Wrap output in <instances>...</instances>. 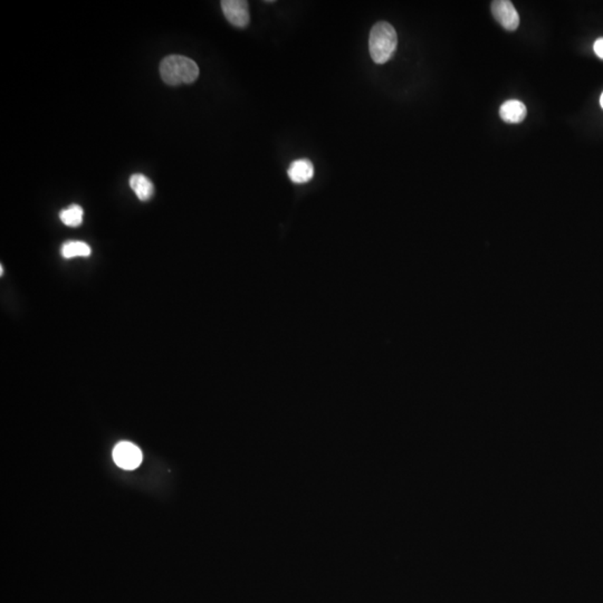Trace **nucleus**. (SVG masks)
<instances>
[{"mask_svg": "<svg viewBox=\"0 0 603 603\" xmlns=\"http://www.w3.org/2000/svg\"><path fill=\"white\" fill-rule=\"evenodd\" d=\"M114 462L125 469H136L142 462V452L136 445L129 441H122L113 450Z\"/></svg>", "mask_w": 603, "mask_h": 603, "instance_id": "4", "label": "nucleus"}, {"mask_svg": "<svg viewBox=\"0 0 603 603\" xmlns=\"http://www.w3.org/2000/svg\"><path fill=\"white\" fill-rule=\"evenodd\" d=\"M129 182H130V187L132 188L133 191L136 192L137 197L141 201H150L155 193V186L152 184L151 180L142 173L132 174Z\"/></svg>", "mask_w": 603, "mask_h": 603, "instance_id": "8", "label": "nucleus"}, {"mask_svg": "<svg viewBox=\"0 0 603 603\" xmlns=\"http://www.w3.org/2000/svg\"><path fill=\"white\" fill-rule=\"evenodd\" d=\"M593 49H595V55L603 60V38H599L598 41L595 42Z\"/></svg>", "mask_w": 603, "mask_h": 603, "instance_id": "11", "label": "nucleus"}, {"mask_svg": "<svg viewBox=\"0 0 603 603\" xmlns=\"http://www.w3.org/2000/svg\"><path fill=\"white\" fill-rule=\"evenodd\" d=\"M313 176V163L309 159L295 160L288 168V177L294 184H306Z\"/></svg>", "mask_w": 603, "mask_h": 603, "instance_id": "7", "label": "nucleus"}, {"mask_svg": "<svg viewBox=\"0 0 603 603\" xmlns=\"http://www.w3.org/2000/svg\"><path fill=\"white\" fill-rule=\"evenodd\" d=\"M600 104H601V108H603V93H602V95H601Z\"/></svg>", "mask_w": 603, "mask_h": 603, "instance_id": "12", "label": "nucleus"}, {"mask_svg": "<svg viewBox=\"0 0 603 603\" xmlns=\"http://www.w3.org/2000/svg\"><path fill=\"white\" fill-rule=\"evenodd\" d=\"M526 114H528L526 106L521 101H507L500 108V118L506 123H513V125L521 123L524 121Z\"/></svg>", "mask_w": 603, "mask_h": 603, "instance_id": "6", "label": "nucleus"}, {"mask_svg": "<svg viewBox=\"0 0 603 603\" xmlns=\"http://www.w3.org/2000/svg\"><path fill=\"white\" fill-rule=\"evenodd\" d=\"M91 247L83 241H68L62 247L63 258H89L91 255Z\"/></svg>", "mask_w": 603, "mask_h": 603, "instance_id": "9", "label": "nucleus"}, {"mask_svg": "<svg viewBox=\"0 0 603 603\" xmlns=\"http://www.w3.org/2000/svg\"><path fill=\"white\" fill-rule=\"evenodd\" d=\"M492 14L496 22L509 32H514L519 26V15L509 0H496L492 3Z\"/></svg>", "mask_w": 603, "mask_h": 603, "instance_id": "3", "label": "nucleus"}, {"mask_svg": "<svg viewBox=\"0 0 603 603\" xmlns=\"http://www.w3.org/2000/svg\"><path fill=\"white\" fill-rule=\"evenodd\" d=\"M160 75L165 84L171 87L190 84L198 79L199 68L189 57L170 55L160 64Z\"/></svg>", "mask_w": 603, "mask_h": 603, "instance_id": "1", "label": "nucleus"}, {"mask_svg": "<svg viewBox=\"0 0 603 603\" xmlns=\"http://www.w3.org/2000/svg\"><path fill=\"white\" fill-rule=\"evenodd\" d=\"M397 45L398 36L393 25L387 22L376 23L371 30L369 38V49L374 62L384 64L391 60Z\"/></svg>", "mask_w": 603, "mask_h": 603, "instance_id": "2", "label": "nucleus"}, {"mask_svg": "<svg viewBox=\"0 0 603 603\" xmlns=\"http://www.w3.org/2000/svg\"><path fill=\"white\" fill-rule=\"evenodd\" d=\"M222 9L226 19L235 27L248 26V3L245 0H222Z\"/></svg>", "mask_w": 603, "mask_h": 603, "instance_id": "5", "label": "nucleus"}, {"mask_svg": "<svg viewBox=\"0 0 603 603\" xmlns=\"http://www.w3.org/2000/svg\"><path fill=\"white\" fill-rule=\"evenodd\" d=\"M83 215L84 211L79 205H72L68 208L61 211L60 218L63 224L68 227H79L83 222Z\"/></svg>", "mask_w": 603, "mask_h": 603, "instance_id": "10", "label": "nucleus"}]
</instances>
